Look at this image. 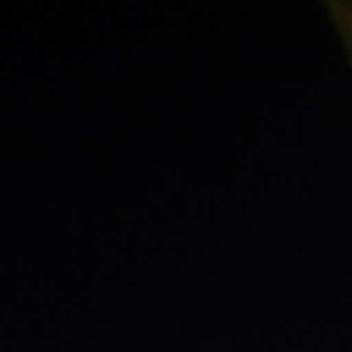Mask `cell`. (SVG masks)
<instances>
[{
    "instance_id": "6da1fadb",
    "label": "cell",
    "mask_w": 352,
    "mask_h": 352,
    "mask_svg": "<svg viewBox=\"0 0 352 352\" xmlns=\"http://www.w3.org/2000/svg\"><path fill=\"white\" fill-rule=\"evenodd\" d=\"M340 19H342V32H344V37H347L350 50H352V11H342Z\"/></svg>"
}]
</instances>
